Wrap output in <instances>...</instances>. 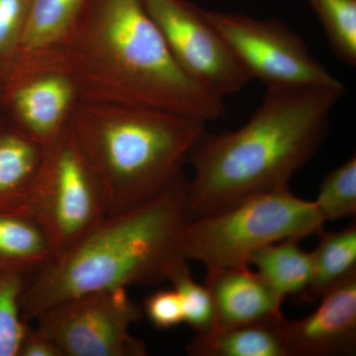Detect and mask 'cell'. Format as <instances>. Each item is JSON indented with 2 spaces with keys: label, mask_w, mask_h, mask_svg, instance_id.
<instances>
[{
  "label": "cell",
  "mask_w": 356,
  "mask_h": 356,
  "mask_svg": "<svg viewBox=\"0 0 356 356\" xmlns=\"http://www.w3.org/2000/svg\"><path fill=\"white\" fill-rule=\"evenodd\" d=\"M320 298V305L310 315L277 321L288 356L355 355L356 273Z\"/></svg>",
  "instance_id": "11"
},
{
  "label": "cell",
  "mask_w": 356,
  "mask_h": 356,
  "mask_svg": "<svg viewBox=\"0 0 356 356\" xmlns=\"http://www.w3.org/2000/svg\"><path fill=\"white\" fill-rule=\"evenodd\" d=\"M168 280L179 296L184 323L197 334L211 331L215 322L212 298L207 287L193 280L187 261L178 264Z\"/></svg>",
  "instance_id": "22"
},
{
  "label": "cell",
  "mask_w": 356,
  "mask_h": 356,
  "mask_svg": "<svg viewBox=\"0 0 356 356\" xmlns=\"http://www.w3.org/2000/svg\"><path fill=\"white\" fill-rule=\"evenodd\" d=\"M330 48L343 64L356 65V0H307Z\"/></svg>",
  "instance_id": "19"
},
{
  "label": "cell",
  "mask_w": 356,
  "mask_h": 356,
  "mask_svg": "<svg viewBox=\"0 0 356 356\" xmlns=\"http://www.w3.org/2000/svg\"><path fill=\"white\" fill-rule=\"evenodd\" d=\"M29 6L30 0H0V77L19 49Z\"/></svg>",
  "instance_id": "23"
},
{
  "label": "cell",
  "mask_w": 356,
  "mask_h": 356,
  "mask_svg": "<svg viewBox=\"0 0 356 356\" xmlns=\"http://www.w3.org/2000/svg\"><path fill=\"white\" fill-rule=\"evenodd\" d=\"M325 222L315 202L297 197L289 186L262 192L229 209L191 220L185 259L206 267L250 266L261 248L321 233Z\"/></svg>",
  "instance_id": "5"
},
{
  "label": "cell",
  "mask_w": 356,
  "mask_h": 356,
  "mask_svg": "<svg viewBox=\"0 0 356 356\" xmlns=\"http://www.w3.org/2000/svg\"><path fill=\"white\" fill-rule=\"evenodd\" d=\"M278 320L197 334L187 344V353L191 356H288Z\"/></svg>",
  "instance_id": "16"
},
{
  "label": "cell",
  "mask_w": 356,
  "mask_h": 356,
  "mask_svg": "<svg viewBox=\"0 0 356 356\" xmlns=\"http://www.w3.org/2000/svg\"><path fill=\"white\" fill-rule=\"evenodd\" d=\"M206 14L250 81L257 79L266 89L341 83L282 21L218 10H206Z\"/></svg>",
  "instance_id": "7"
},
{
  "label": "cell",
  "mask_w": 356,
  "mask_h": 356,
  "mask_svg": "<svg viewBox=\"0 0 356 356\" xmlns=\"http://www.w3.org/2000/svg\"><path fill=\"white\" fill-rule=\"evenodd\" d=\"M142 308L156 329H172L184 323L181 302L173 288L152 293L145 300Z\"/></svg>",
  "instance_id": "24"
},
{
  "label": "cell",
  "mask_w": 356,
  "mask_h": 356,
  "mask_svg": "<svg viewBox=\"0 0 356 356\" xmlns=\"http://www.w3.org/2000/svg\"><path fill=\"white\" fill-rule=\"evenodd\" d=\"M144 316L125 288L86 293L42 313L36 331L63 356H146L144 341L130 332Z\"/></svg>",
  "instance_id": "8"
},
{
  "label": "cell",
  "mask_w": 356,
  "mask_h": 356,
  "mask_svg": "<svg viewBox=\"0 0 356 356\" xmlns=\"http://www.w3.org/2000/svg\"><path fill=\"white\" fill-rule=\"evenodd\" d=\"M22 211L43 229L54 259L67 252L108 215L102 184L69 127L44 147Z\"/></svg>",
  "instance_id": "6"
},
{
  "label": "cell",
  "mask_w": 356,
  "mask_h": 356,
  "mask_svg": "<svg viewBox=\"0 0 356 356\" xmlns=\"http://www.w3.org/2000/svg\"><path fill=\"white\" fill-rule=\"evenodd\" d=\"M54 257L43 229L28 213L0 211V274L36 273Z\"/></svg>",
  "instance_id": "15"
},
{
  "label": "cell",
  "mask_w": 356,
  "mask_h": 356,
  "mask_svg": "<svg viewBox=\"0 0 356 356\" xmlns=\"http://www.w3.org/2000/svg\"><path fill=\"white\" fill-rule=\"evenodd\" d=\"M70 129L102 184L108 214L146 202L184 177V161L207 131L165 110L86 102Z\"/></svg>",
  "instance_id": "4"
},
{
  "label": "cell",
  "mask_w": 356,
  "mask_h": 356,
  "mask_svg": "<svg viewBox=\"0 0 356 356\" xmlns=\"http://www.w3.org/2000/svg\"><path fill=\"white\" fill-rule=\"evenodd\" d=\"M88 0H30L19 49L10 67L60 60Z\"/></svg>",
  "instance_id": "13"
},
{
  "label": "cell",
  "mask_w": 356,
  "mask_h": 356,
  "mask_svg": "<svg viewBox=\"0 0 356 356\" xmlns=\"http://www.w3.org/2000/svg\"><path fill=\"white\" fill-rule=\"evenodd\" d=\"M18 356H63L58 346L43 334L28 329Z\"/></svg>",
  "instance_id": "25"
},
{
  "label": "cell",
  "mask_w": 356,
  "mask_h": 356,
  "mask_svg": "<svg viewBox=\"0 0 356 356\" xmlns=\"http://www.w3.org/2000/svg\"><path fill=\"white\" fill-rule=\"evenodd\" d=\"M205 286L212 298L213 329L273 322L282 316L283 298L250 266L206 267Z\"/></svg>",
  "instance_id": "12"
},
{
  "label": "cell",
  "mask_w": 356,
  "mask_h": 356,
  "mask_svg": "<svg viewBox=\"0 0 356 356\" xmlns=\"http://www.w3.org/2000/svg\"><path fill=\"white\" fill-rule=\"evenodd\" d=\"M314 202L325 221L355 216V156H350L323 179L318 197Z\"/></svg>",
  "instance_id": "20"
},
{
  "label": "cell",
  "mask_w": 356,
  "mask_h": 356,
  "mask_svg": "<svg viewBox=\"0 0 356 356\" xmlns=\"http://www.w3.org/2000/svg\"><path fill=\"white\" fill-rule=\"evenodd\" d=\"M187 184L184 175L146 202L106 215L74 247L34 273L21 295L25 322L86 293L168 280L178 264L188 261Z\"/></svg>",
  "instance_id": "3"
},
{
  "label": "cell",
  "mask_w": 356,
  "mask_h": 356,
  "mask_svg": "<svg viewBox=\"0 0 356 356\" xmlns=\"http://www.w3.org/2000/svg\"><path fill=\"white\" fill-rule=\"evenodd\" d=\"M313 254V280L304 301L314 302L339 282L356 273V226L334 233L323 229Z\"/></svg>",
  "instance_id": "18"
},
{
  "label": "cell",
  "mask_w": 356,
  "mask_h": 356,
  "mask_svg": "<svg viewBox=\"0 0 356 356\" xmlns=\"http://www.w3.org/2000/svg\"><path fill=\"white\" fill-rule=\"evenodd\" d=\"M60 58L81 102L165 110L204 124L226 113L224 99L180 69L142 0H88Z\"/></svg>",
  "instance_id": "2"
},
{
  "label": "cell",
  "mask_w": 356,
  "mask_h": 356,
  "mask_svg": "<svg viewBox=\"0 0 356 356\" xmlns=\"http://www.w3.org/2000/svg\"><path fill=\"white\" fill-rule=\"evenodd\" d=\"M44 154L43 146L0 115V211L22 209Z\"/></svg>",
  "instance_id": "14"
},
{
  "label": "cell",
  "mask_w": 356,
  "mask_h": 356,
  "mask_svg": "<svg viewBox=\"0 0 356 356\" xmlns=\"http://www.w3.org/2000/svg\"><path fill=\"white\" fill-rule=\"evenodd\" d=\"M180 69L217 97L240 92L250 77L205 9L188 0H142Z\"/></svg>",
  "instance_id": "9"
},
{
  "label": "cell",
  "mask_w": 356,
  "mask_h": 356,
  "mask_svg": "<svg viewBox=\"0 0 356 356\" xmlns=\"http://www.w3.org/2000/svg\"><path fill=\"white\" fill-rule=\"evenodd\" d=\"M81 102L63 62L17 65L0 77V115L44 147L69 127Z\"/></svg>",
  "instance_id": "10"
},
{
  "label": "cell",
  "mask_w": 356,
  "mask_h": 356,
  "mask_svg": "<svg viewBox=\"0 0 356 356\" xmlns=\"http://www.w3.org/2000/svg\"><path fill=\"white\" fill-rule=\"evenodd\" d=\"M250 264L283 298L304 300L313 280V254L299 247L298 240L273 243L255 252Z\"/></svg>",
  "instance_id": "17"
},
{
  "label": "cell",
  "mask_w": 356,
  "mask_h": 356,
  "mask_svg": "<svg viewBox=\"0 0 356 356\" xmlns=\"http://www.w3.org/2000/svg\"><path fill=\"white\" fill-rule=\"evenodd\" d=\"M25 275L0 274V356H18L28 327L21 314Z\"/></svg>",
  "instance_id": "21"
},
{
  "label": "cell",
  "mask_w": 356,
  "mask_h": 356,
  "mask_svg": "<svg viewBox=\"0 0 356 356\" xmlns=\"http://www.w3.org/2000/svg\"><path fill=\"white\" fill-rule=\"evenodd\" d=\"M343 83L267 89L250 120L235 131H206L188 156L191 220L229 209L255 194L289 186L329 132Z\"/></svg>",
  "instance_id": "1"
}]
</instances>
